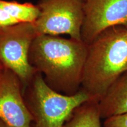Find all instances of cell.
Wrapping results in <instances>:
<instances>
[{
	"label": "cell",
	"mask_w": 127,
	"mask_h": 127,
	"mask_svg": "<svg viewBox=\"0 0 127 127\" xmlns=\"http://www.w3.org/2000/svg\"><path fill=\"white\" fill-rule=\"evenodd\" d=\"M87 52L88 45L82 41L38 35L30 47L29 61L51 88L72 95L81 88Z\"/></svg>",
	"instance_id": "1"
},
{
	"label": "cell",
	"mask_w": 127,
	"mask_h": 127,
	"mask_svg": "<svg viewBox=\"0 0 127 127\" xmlns=\"http://www.w3.org/2000/svg\"><path fill=\"white\" fill-rule=\"evenodd\" d=\"M127 71V27L109 28L88 45L81 88L99 102Z\"/></svg>",
	"instance_id": "2"
},
{
	"label": "cell",
	"mask_w": 127,
	"mask_h": 127,
	"mask_svg": "<svg viewBox=\"0 0 127 127\" xmlns=\"http://www.w3.org/2000/svg\"><path fill=\"white\" fill-rule=\"evenodd\" d=\"M23 95L32 118L31 127H63L73 111L91 99L81 88L72 95L54 91L38 72L23 89Z\"/></svg>",
	"instance_id": "3"
},
{
	"label": "cell",
	"mask_w": 127,
	"mask_h": 127,
	"mask_svg": "<svg viewBox=\"0 0 127 127\" xmlns=\"http://www.w3.org/2000/svg\"><path fill=\"white\" fill-rule=\"evenodd\" d=\"M37 35L30 22L0 28V64L18 75L23 89L37 72L29 61L30 47Z\"/></svg>",
	"instance_id": "4"
},
{
	"label": "cell",
	"mask_w": 127,
	"mask_h": 127,
	"mask_svg": "<svg viewBox=\"0 0 127 127\" xmlns=\"http://www.w3.org/2000/svg\"><path fill=\"white\" fill-rule=\"evenodd\" d=\"M84 0H39V14L34 22L37 35L65 34L82 41Z\"/></svg>",
	"instance_id": "5"
},
{
	"label": "cell",
	"mask_w": 127,
	"mask_h": 127,
	"mask_svg": "<svg viewBox=\"0 0 127 127\" xmlns=\"http://www.w3.org/2000/svg\"><path fill=\"white\" fill-rule=\"evenodd\" d=\"M81 39L87 45L105 30L127 27V0H84Z\"/></svg>",
	"instance_id": "6"
},
{
	"label": "cell",
	"mask_w": 127,
	"mask_h": 127,
	"mask_svg": "<svg viewBox=\"0 0 127 127\" xmlns=\"http://www.w3.org/2000/svg\"><path fill=\"white\" fill-rule=\"evenodd\" d=\"M0 119L8 127H31L32 120L21 79L5 68L0 70Z\"/></svg>",
	"instance_id": "7"
},
{
	"label": "cell",
	"mask_w": 127,
	"mask_h": 127,
	"mask_svg": "<svg viewBox=\"0 0 127 127\" xmlns=\"http://www.w3.org/2000/svg\"><path fill=\"white\" fill-rule=\"evenodd\" d=\"M103 120L127 112V71L114 82L99 101Z\"/></svg>",
	"instance_id": "8"
},
{
	"label": "cell",
	"mask_w": 127,
	"mask_h": 127,
	"mask_svg": "<svg viewBox=\"0 0 127 127\" xmlns=\"http://www.w3.org/2000/svg\"><path fill=\"white\" fill-rule=\"evenodd\" d=\"M39 14L37 5L0 0V28L24 22L34 23Z\"/></svg>",
	"instance_id": "9"
},
{
	"label": "cell",
	"mask_w": 127,
	"mask_h": 127,
	"mask_svg": "<svg viewBox=\"0 0 127 127\" xmlns=\"http://www.w3.org/2000/svg\"><path fill=\"white\" fill-rule=\"evenodd\" d=\"M99 102L90 99L78 107L63 127H103Z\"/></svg>",
	"instance_id": "10"
},
{
	"label": "cell",
	"mask_w": 127,
	"mask_h": 127,
	"mask_svg": "<svg viewBox=\"0 0 127 127\" xmlns=\"http://www.w3.org/2000/svg\"><path fill=\"white\" fill-rule=\"evenodd\" d=\"M103 127H127V112L105 119Z\"/></svg>",
	"instance_id": "11"
},
{
	"label": "cell",
	"mask_w": 127,
	"mask_h": 127,
	"mask_svg": "<svg viewBox=\"0 0 127 127\" xmlns=\"http://www.w3.org/2000/svg\"><path fill=\"white\" fill-rule=\"evenodd\" d=\"M0 127H8L5 124L2 120L0 119Z\"/></svg>",
	"instance_id": "12"
},
{
	"label": "cell",
	"mask_w": 127,
	"mask_h": 127,
	"mask_svg": "<svg viewBox=\"0 0 127 127\" xmlns=\"http://www.w3.org/2000/svg\"><path fill=\"white\" fill-rule=\"evenodd\" d=\"M3 68V66H2V65L1 64H0V70H1V69H2Z\"/></svg>",
	"instance_id": "13"
}]
</instances>
